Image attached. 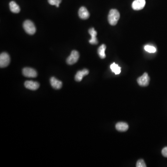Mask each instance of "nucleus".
I'll return each mask as SVG.
<instances>
[{
	"mask_svg": "<svg viewBox=\"0 0 167 167\" xmlns=\"http://www.w3.org/2000/svg\"><path fill=\"white\" fill-rule=\"evenodd\" d=\"M120 18V14L119 11L115 9L110 10L108 15V22L112 26L116 25Z\"/></svg>",
	"mask_w": 167,
	"mask_h": 167,
	"instance_id": "nucleus-1",
	"label": "nucleus"
},
{
	"mask_svg": "<svg viewBox=\"0 0 167 167\" xmlns=\"http://www.w3.org/2000/svg\"><path fill=\"white\" fill-rule=\"evenodd\" d=\"M23 28L26 32L30 35H33L36 32V27L34 23L30 20L25 21L23 23Z\"/></svg>",
	"mask_w": 167,
	"mask_h": 167,
	"instance_id": "nucleus-2",
	"label": "nucleus"
},
{
	"mask_svg": "<svg viewBox=\"0 0 167 167\" xmlns=\"http://www.w3.org/2000/svg\"><path fill=\"white\" fill-rule=\"evenodd\" d=\"M80 57V54L77 51L73 50L72 52L70 55L67 58L66 62L68 65H72L76 63Z\"/></svg>",
	"mask_w": 167,
	"mask_h": 167,
	"instance_id": "nucleus-3",
	"label": "nucleus"
},
{
	"mask_svg": "<svg viewBox=\"0 0 167 167\" xmlns=\"http://www.w3.org/2000/svg\"><path fill=\"white\" fill-rule=\"evenodd\" d=\"M10 58L9 54L2 53L0 55V66L1 68L7 67L9 64Z\"/></svg>",
	"mask_w": 167,
	"mask_h": 167,
	"instance_id": "nucleus-4",
	"label": "nucleus"
},
{
	"mask_svg": "<svg viewBox=\"0 0 167 167\" xmlns=\"http://www.w3.org/2000/svg\"><path fill=\"white\" fill-rule=\"evenodd\" d=\"M150 79L148 73H145L142 76L137 79V82L138 85L141 87H147L149 85Z\"/></svg>",
	"mask_w": 167,
	"mask_h": 167,
	"instance_id": "nucleus-5",
	"label": "nucleus"
},
{
	"mask_svg": "<svg viewBox=\"0 0 167 167\" xmlns=\"http://www.w3.org/2000/svg\"><path fill=\"white\" fill-rule=\"evenodd\" d=\"M23 75L27 78H35L37 76V73L34 69L26 67L23 70Z\"/></svg>",
	"mask_w": 167,
	"mask_h": 167,
	"instance_id": "nucleus-6",
	"label": "nucleus"
},
{
	"mask_svg": "<svg viewBox=\"0 0 167 167\" xmlns=\"http://www.w3.org/2000/svg\"><path fill=\"white\" fill-rule=\"evenodd\" d=\"M145 0H135L132 4V8L135 10H140L145 5Z\"/></svg>",
	"mask_w": 167,
	"mask_h": 167,
	"instance_id": "nucleus-7",
	"label": "nucleus"
},
{
	"mask_svg": "<svg viewBox=\"0 0 167 167\" xmlns=\"http://www.w3.org/2000/svg\"><path fill=\"white\" fill-rule=\"evenodd\" d=\"M25 87L30 90L35 91L40 87V84L37 82L33 81H27L25 82Z\"/></svg>",
	"mask_w": 167,
	"mask_h": 167,
	"instance_id": "nucleus-8",
	"label": "nucleus"
},
{
	"mask_svg": "<svg viewBox=\"0 0 167 167\" xmlns=\"http://www.w3.org/2000/svg\"><path fill=\"white\" fill-rule=\"evenodd\" d=\"M89 33L91 36V39L89 40V43L92 45H96L98 43V41L97 39V33L96 31L95 30L94 28H91L89 30Z\"/></svg>",
	"mask_w": 167,
	"mask_h": 167,
	"instance_id": "nucleus-9",
	"label": "nucleus"
},
{
	"mask_svg": "<svg viewBox=\"0 0 167 167\" xmlns=\"http://www.w3.org/2000/svg\"><path fill=\"white\" fill-rule=\"evenodd\" d=\"M79 16L82 19L87 20L89 17L90 14L86 8L82 7L79 9Z\"/></svg>",
	"mask_w": 167,
	"mask_h": 167,
	"instance_id": "nucleus-10",
	"label": "nucleus"
},
{
	"mask_svg": "<svg viewBox=\"0 0 167 167\" xmlns=\"http://www.w3.org/2000/svg\"><path fill=\"white\" fill-rule=\"evenodd\" d=\"M88 70L87 69H84L82 71H79L77 72L75 75V79L76 81L80 82L82 80L84 76L88 75L89 74Z\"/></svg>",
	"mask_w": 167,
	"mask_h": 167,
	"instance_id": "nucleus-11",
	"label": "nucleus"
},
{
	"mask_svg": "<svg viewBox=\"0 0 167 167\" xmlns=\"http://www.w3.org/2000/svg\"><path fill=\"white\" fill-rule=\"evenodd\" d=\"M50 83L52 87L55 89H59L62 87V83L56 79L55 77H52L50 79Z\"/></svg>",
	"mask_w": 167,
	"mask_h": 167,
	"instance_id": "nucleus-12",
	"label": "nucleus"
},
{
	"mask_svg": "<svg viewBox=\"0 0 167 167\" xmlns=\"http://www.w3.org/2000/svg\"><path fill=\"white\" fill-rule=\"evenodd\" d=\"M116 129L120 132H125L128 130L129 125L126 123L119 122L116 124Z\"/></svg>",
	"mask_w": 167,
	"mask_h": 167,
	"instance_id": "nucleus-13",
	"label": "nucleus"
},
{
	"mask_svg": "<svg viewBox=\"0 0 167 167\" xmlns=\"http://www.w3.org/2000/svg\"><path fill=\"white\" fill-rule=\"evenodd\" d=\"M10 9L12 13H18L20 11V8L14 1H11L9 3Z\"/></svg>",
	"mask_w": 167,
	"mask_h": 167,
	"instance_id": "nucleus-14",
	"label": "nucleus"
},
{
	"mask_svg": "<svg viewBox=\"0 0 167 167\" xmlns=\"http://www.w3.org/2000/svg\"><path fill=\"white\" fill-rule=\"evenodd\" d=\"M106 46L105 44H103V45H101L99 48H98V55L100 57V58L105 59L106 57V55L105 54V51L106 49Z\"/></svg>",
	"mask_w": 167,
	"mask_h": 167,
	"instance_id": "nucleus-15",
	"label": "nucleus"
},
{
	"mask_svg": "<svg viewBox=\"0 0 167 167\" xmlns=\"http://www.w3.org/2000/svg\"><path fill=\"white\" fill-rule=\"evenodd\" d=\"M110 68L113 73H114L116 75L120 74L121 73V67L119 66L118 65L116 64L115 63H113L110 66Z\"/></svg>",
	"mask_w": 167,
	"mask_h": 167,
	"instance_id": "nucleus-16",
	"label": "nucleus"
},
{
	"mask_svg": "<svg viewBox=\"0 0 167 167\" xmlns=\"http://www.w3.org/2000/svg\"><path fill=\"white\" fill-rule=\"evenodd\" d=\"M144 49L148 53H155L156 52V48L151 45H146L144 47Z\"/></svg>",
	"mask_w": 167,
	"mask_h": 167,
	"instance_id": "nucleus-17",
	"label": "nucleus"
},
{
	"mask_svg": "<svg viewBox=\"0 0 167 167\" xmlns=\"http://www.w3.org/2000/svg\"><path fill=\"white\" fill-rule=\"evenodd\" d=\"M62 0H48V2L51 5H55L57 8L59 7V4L61 3Z\"/></svg>",
	"mask_w": 167,
	"mask_h": 167,
	"instance_id": "nucleus-18",
	"label": "nucleus"
},
{
	"mask_svg": "<svg viewBox=\"0 0 167 167\" xmlns=\"http://www.w3.org/2000/svg\"><path fill=\"white\" fill-rule=\"evenodd\" d=\"M137 167H146L145 163L143 159H140L137 162L136 165Z\"/></svg>",
	"mask_w": 167,
	"mask_h": 167,
	"instance_id": "nucleus-19",
	"label": "nucleus"
},
{
	"mask_svg": "<svg viewBox=\"0 0 167 167\" xmlns=\"http://www.w3.org/2000/svg\"><path fill=\"white\" fill-rule=\"evenodd\" d=\"M162 155L165 158H167V147H165L162 151Z\"/></svg>",
	"mask_w": 167,
	"mask_h": 167,
	"instance_id": "nucleus-20",
	"label": "nucleus"
}]
</instances>
